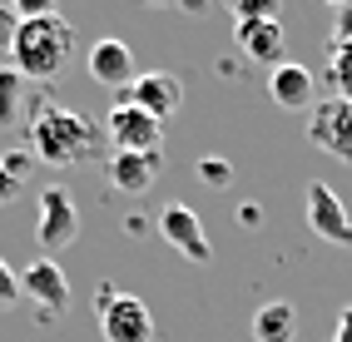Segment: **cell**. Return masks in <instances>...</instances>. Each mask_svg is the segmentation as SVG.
Returning <instances> with one entry per match:
<instances>
[{
    "mask_svg": "<svg viewBox=\"0 0 352 342\" xmlns=\"http://www.w3.org/2000/svg\"><path fill=\"white\" fill-rule=\"evenodd\" d=\"M30 159L35 164H50V169H69V164H80V159L100 144V124L95 119H85L80 109H69V104H50V100H40L30 109Z\"/></svg>",
    "mask_w": 352,
    "mask_h": 342,
    "instance_id": "cell-1",
    "label": "cell"
},
{
    "mask_svg": "<svg viewBox=\"0 0 352 342\" xmlns=\"http://www.w3.org/2000/svg\"><path fill=\"white\" fill-rule=\"evenodd\" d=\"M69 50H75V30L60 10L40 20H20V35L10 45V70L20 80H55L69 65Z\"/></svg>",
    "mask_w": 352,
    "mask_h": 342,
    "instance_id": "cell-2",
    "label": "cell"
},
{
    "mask_svg": "<svg viewBox=\"0 0 352 342\" xmlns=\"http://www.w3.org/2000/svg\"><path fill=\"white\" fill-rule=\"evenodd\" d=\"M95 312H100V332L104 342H154V312L120 288H100L95 293Z\"/></svg>",
    "mask_w": 352,
    "mask_h": 342,
    "instance_id": "cell-3",
    "label": "cell"
},
{
    "mask_svg": "<svg viewBox=\"0 0 352 342\" xmlns=\"http://www.w3.org/2000/svg\"><path fill=\"white\" fill-rule=\"evenodd\" d=\"M80 238V209H75V194L50 184L40 194V223H35V243L45 248V258L60 253V248H69Z\"/></svg>",
    "mask_w": 352,
    "mask_h": 342,
    "instance_id": "cell-4",
    "label": "cell"
},
{
    "mask_svg": "<svg viewBox=\"0 0 352 342\" xmlns=\"http://www.w3.org/2000/svg\"><path fill=\"white\" fill-rule=\"evenodd\" d=\"M104 134H109L114 154H159V144H164V124L124 100H114V109L104 114Z\"/></svg>",
    "mask_w": 352,
    "mask_h": 342,
    "instance_id": "cell-5",
    "label": "cell"
},
{
    "mask_svg": "<svg viewBox=\"0 0 352 342\" xmlns=\"http://www.w3.org/2000/svg\"><path fill=\"white\" fill-rule=\"evenodd\" d=\"M308 139L322 149L342 159V164H352V100H322L308 109Z\"/></svg>",
    "mask_w": 352,
    "mask_h": 342,
    "instance_id": "cell-6",
    "label": "cell"
},
{
    "mask_svg": "<svg viewBox=\"0 0 352 342\" xmlns=\"http://www.w3.org/2000/svg\"><path fill=\"white\" fill-rule=\"evenodd\" d=\"M124 104H134V109H144L149 119H174L179 114V104H184V84H179V75H169V70H149V75H134V84L120 95Z\"/></svg>",
    "mask_w": 352,
    "mask_h": 342,
    "instance_id": "cell-7",
    "label": "cell"
},
{
    "mask_svg": "<svg viewBox=\"0 0 352 342\" xmlns=\"http://www.w3.org/2000/svg\"><path fill=\"white\" fill-rule=\"evenodd\" d=\"M20 298H30L45 317H60L69 308V278L55 258H35L30 268H20Z\"/></svg>",
    "mask_w": 352,
    "mask_h": 342,
    "instance_id": "cell-8",
    "label": "cell"
},
{
    "mask_svg": "<svg viewBox=\"0 0 352 342\" xmlns=\"http://www.w3.org/2000/svg\"><path fill=\"white\" fill-rule=\"evenodd\" d=\"M159 238L169 243L174 253H184L189 263H208V258H214V243H208L204 223H199V214L189 209V203H169V209L159 214Z\"/></svg>",
    "mask_w": 352,
    "mask_h": 342,
    "instance_id": "cell-9",
    "label": "cell"
},
{
    "mask_svg": "<svg viewBox=\"0 0 352 342\" xmlns=\"http://www.w3.org/2000/svg\"><path fill=\"white\" fill-rule=\"evenodd\" d=\"M308 228L322 243H333V248H352V218L342 209V198L327 189L322 179L308 184Z\"/></svg>",
    "mask_w": 352,
    "mask_h": 342,
    "instance_id": "cell-10",
    "label": "cell"
},
{
    "mask_svg": "<svg viewBox=\"0 0 352 342\" xmlns=\"http://www.w3.org/2000/svg\"><path fill=\"white\" fill-rule=\"evenodd\" d=\"M89 80H95L100 89H124L134 84V50L120 40V35H104V40H95L89 45Z\"/></svg>",
    "mask_w": 352,
    "mask_h": 342,
    "instance_id": "cell-11",
    "label": "cell"
},
{
    "mask_svg": "<svg viewBox=\"0 0 352 342\" xmlns=\"http://www.w3.org/2000/svg\"><path fill=\"white\" fill-rule=\"evenodd\" d=\"M159 169H164V154H114V159H104V179L129 198L149 194Z\"/></svg>",
    "mask_w": 352,
    "mask_h": 342,
    "instance_id": "cell-12",
    "label": "cell"
},
{
    "mask_svg": "<svg viewBox=\"0 0 352 342\" xmlns=\"http://www.w3.org/2000/svg\"><path fill=\"white\" fill-rule=\"evenodd\" d=\"M283 20H243L239 25V50L248 55V60H258V65H283Z\"/></svg>",
    "mask_w": 352,
    "mask_h": 342,
    "instance_id": "cell-13",
    "label": "cell"
},
{
    "mask_svg": "<svg viewBox=\"0 0 352 342\" xmlns=\"http://www.w3.org/2000/svg\"><path fill=\"white\" fill-rule=\"evenodd\" d=\"M268 95H273V104L278 109H313V70H302V65H293V60H283L273 70V80H268Z\"/></svg>",
    "mask_w": 352,
    "mask_h": 342,
    "instance_id": "cell-14",
    "label": "cell"
},
{
    "mask_svg": "<svg viewBox=\"0 0 352 342\" xmlns=\"http://www.w3.org/2000/svg\"><path fill=\"white\" fill-rule=\"evenodd\" d=\"M327 80L338 84V100H352V10H338V30L327 45Z\"/></svg>",
    "mask_w": 352,
    "mask_h": 342,
    "instance_id": "cell-15",
    "label": "cell"
},
{
    "mask_svg": "<svg viewBox=\"0 0 352 342\" xmlns=\"http://www.w3.org/2000/svg\"><path fill=\"white\" fill-rule=\"evenodd\" d=\"M293 332H298L293 303H263L253 312V342H293Z\"/></svg>",
    "mask_w": 352,
    "mask_h": 342,
    "instance_id": "cell-16",
    "label": "cell"
},
{
    "mask_svg": "<svg viewBox=\"0 0 352 342\" xmlns=\"http://www.w3.org/2000/svg\"><path fill=\"white\" fill-rule=\"evenodd\" d=\"M20 104H25V80L10 65H0V129H10L20 119Z\"/></svg>",
    "mask_w": 352,
    "mask_h": 342,
    "instance_id": "cell-17",
    "label": "cell"
},
{
    "mask_svg": "<svg viewBox=\"0 0 352 342\" xmlns=\"http://www.w3.org/2000/svg\"><path fill=\"white\" fill-rule=\"evenodd\" d=\"M199 179H204L208 189H228V184H233V164H228V159H219V154H204V159H199Z\"/></svg>",
    "mask_w": 352,
    "mask_h": 342,
    "instance_id": "cell-18",
    "label": "cell"
},
{
    "mask_svg": "<svg viewBox=\"0 0 352 342\" xmlns=\"http://www.w3.org/2000/svg\"><path fill=\"white\" fill-rule=\"evenodd\" d=\"M233 20H278V0H239L233 5Z\"/></svg>",
    "mask_w": 352,
    "mask_h": 342,
    "instance_id": "cell-19",
    "label": "cell"
},
{
    "mask_svg": "<svg viewBox=\"0 0 352 342\" xmlns=\"http://www.w3.org/2000/svg\"><path fill=\"white\" fill-rule=\"evenodd\" d=\"M20 303V273L0 258V308H15Z\"/></svg>",
    "mask_w": 352,
    "mask_h": 342,
    "instance_id": "cell-20",
    "label": "cell"
},
{
    "mask_svg": "<svg viewBox=\"0 0 352 342\" xmlns=\"http://www.w3.org/2000/svg\"><path fill=\"white\" fill-rule=\"evenodd\" d=\"M15 35H20V20H15V10H10V5H0V55H10Z\"/></svg>",
    "mask_w": 352,
    "mask_h": 342,
    "instance_id": "cell-21",
    "label": "cell"
},
{
    "mask_svg": "<svg viewBox=\"0 0 352 342\" xmlns=\"http://www.w3.org/2000/svg\"><path fill=\"white\" fill-rule=\"evenodd\" d=\"M333 342H352V308L338 312V328H333Z\"/></svg>",
    "mask_w": 352,
    "mask_h": 342,
    "instance_id": "cell-22",
    "label": "cell"
},
{
    "mask_svg": "<svg viewBox=\"0 0 352 342\" xmlns=\"http://www.w3.org/2000/svg\"><path fill=\"white\" fill-rule=\"evenodd\" d=\"M15 194H20V179H10L6 169H0V203H10Z\"/></svg>",
    "mask_w": 352,
    "mask_h": 342,
    "instance_id": "cell-23",
    "label": "cell"
}]
</instances>
